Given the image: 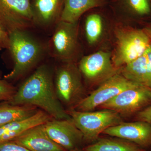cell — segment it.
<instances>
[{"label": "cell", "mask_w": 151, "mask_h": 151, "mask_svg": "<svg viewBox=\"0 0 151 151\" xmlns=\"http://www.w3.org/2000/svg\"><path fill=\"white\" fill-rule=\"evenodd\" d=\"M54 69L42 63L21 84L12 100V105H33L52 119H70L57 97L55 89Z\"/></svg>", "instance_id": "cell-1"}, {"label": "cell", "mask_w": 151, "mask_h": 151, "mask_svg": "<svg viewBox=\"0 0 151 151\" xmlns=\"http://www.w3.org/2000/svg\"><path fill=\"white\" fill-rule=\"evenodd\" d=\"M17 30L9 34V50L14 60L12 70L4 76L7 81H17L35 70L48 55L47 42L45 43L31 32Z\"/></svg>", "instance_id": "cell-2"}, {"label": "cell", "mask_w": 151, "mask_h": 151, "mask_svg": "<svg viewBox=\"0 0 151 151\" xmlns=\"http://www.w3.org/2000/svg\"><path fill=\"white\" fill-rule=\"evenodd\" d=\"M59 63L54 68L55 93L63 106L73 109L86 97L82 76L75 63Z\"/></svg>", "instance_id": "cell-3"}, {"label": "cell", "mask_w": 151, "mask_h": 151, "mask_svg": "<svg viewBox=\"0 0 151 151\" xmlns=\"http://www.w3.org/2000/svg\"><path fill=\"white\" fill-rule=\"evenodd\" d=\"M66 112L84 137V142H96L105 130L122 123L121 115L107 109L97 111H80L73 109Z\"/></svg>", "instance_id": "cell-4"}, {"label": "cell", "mask_w": 151, "mask_h": 151, "mask_svg": "<svg viewBox=\"0 0 151 151\" xmlns=\"http://www.w3.org/2000/svg\"><path fill=\"white\" fill-rule=\"evenodd\" d=\"M78 22L60 21L47 42L48 55L58 63H75L78 55Z\"/></svg>", "instance_id": "cell-5"}, {"label": "cell", "mask_w": 151, "mask_h": 151, "mask_svg": "<svg viewBox=\"0 0 151 151\" xmlns=\"http://www.w3.org/2000/svg\"><path fill=\"white\" fill-rule=\"evenodd\" d=\"M117 38V48L112 60L118 68L137 59L151 43L150 36L143 30L119 31Z\"/></svg>", "instance_id": "cell-6"}, {"label": "cell", "mask_w": 151, "mask_h": 151, "mask_svg": "<svg viewBox=\"0 0 151 151\" xmlns=\"http://www.w3.org/2000/svg\"><path fill=\"white\" fill-rule=\"evenodd\" d=\"M151 105V89L137 84L126 89L99 108L115 111L120 115H136Z\"/></svg>", "instance_id": "cell-7"}, {"label": "cell", "mask_w": 151, "mask_h": 151, "mask_svg": "<svg viewBox=\"0 0 151 151\" xmlns=\"http://www.w3.org/2000/svg\"><path fill=\"white\" fill-rule=\"evenodd\" d=\"M0 24L9 34L35 28L31 0H0Z\"/></svg>", "instance_id": "cell-8"}, {"label": "cell", "mask_w": 151, "mask_h": 151, "mask_svg": "<svg viewBox=\"0 0 151 151\" xmlns=\"http://www.w3.org/2000/svg\"><path fill=\"white\" fill-rule=\"evenodd\" d=\"M137 83L128 80L120 73L101 83L89 95L83 98L73 108L80 111H93L126 89Z\"/></svg>", "instance_id": "cell-9"}, {"label": "cell", "mask_w": 151, "mask_h": 151, "mask_svg": "<svg viewBox=\"0 0 151 151\" xmlns=\"http://www.w3.org/2000/svg\"><path fill=\"white\" fill-rule=\"evenodd\" d=\"M78 66L82 76L91 84H100L121 69L113 64L111 53L103 51L83 57Z\"/></svg>", "instance_id": "cell-10"}, {"label": "cell", "mask_w": 151, "mask_h": 151, "mask_svg": "<svg viewBox=\"0 0 151 151\" xmlns=\"http://www.w3.org/2000/svg\"><path fill=\"white\" fill-rule=\"evenodd\" d=\"M49 137L55 142L69 151L81 148L84 142L81 131L71 119H52L44 124Z\"/></svg>", "instance_id": "cell-11"}, {"label": "cell", "mask_w": 151, "mask_h": 151, "mask_svg": "<svg viewBox=\"0 0 151 151\" xmlns=\"http://www.w3.org/2000/svg\"><path fill=\"white\" fill-rule=\"evenodd\" d=\"M63 6V0H31L35 28L51 34L60 21Z\"/></svg>", "instance_id": "cell-12"}, {"label": "cell", "mask_w": 151, "mask_h": 151, "mask_svg": "<svg viewBox=\"0 0 151 151\" xmlns=\"http://www.w3.org/2000/svg\"><path fill=\"white\" fill-rule=\"evenodd\" d=\"M102 134L130 141L146 150L151 147V124L142 121L122 122L108 128Z\"/></svg>", "instance_id": "cell-13"}, {"label": "cell", "mask_w": 151, "mask_h": 151, "mask_svg": "<svg viewBox=\"0 0 151 151\" xmlns=\"http://www.w3.org/2000/svg\"><path fill=\"white\" fill-rule=\"evenodd\" d=\"M44 124L26 130L12 141L30 151H66L49 137Z\"/></svg>", "instance_id": "cell-14"}, {"label": "cell", "mask_w": 151, "mask_h": 151, "mask_svg": "<svg viewBox=\"0 0 151 151\" xmlns=\"http://www.w3.org/2000/svg\"><path fill=\"white\" fill-rule=\"evenodd\" d=\"M120 73L128 80L151 89V43L142 55L121 68Z\"/></svg>", "instance_id": "cell-15"}, {"label": "cell", "mask_w": 151, "mask_h": 151, "mask_svg": "<svg viewBox=\"0 0 151 151\" xmlns=\"http://www.w3.org/2000/svg\"><path fill=\"white\" fill-rule=\"evenodd\" d=\"M52 118L42 110L33 116L23 121L9 123L0 127V143L12 141L26 130L37 125L45 124Z\"/></svg>", "instance_id": "cell-16"}, {"label": "cell", "mask_w": 151, "mask_h": 151, "mask_svg": "<svg viewBox=\"0 0 151 151\" xmlns=\"http://www.w3.org/2000/svg\"><path fill=\"white\" fill-rule=\"evenodd\" d=\"M103 0H63L60 21L76 23L86 12L103 4Z\"/></svg>", "instance_id": "cell-17"}, {"label": "cell", "mask_w": 151, "mask_h": 151, "mask_svg": "<svg viewBox=\"0 0 151 151\" xmlns=\"http://www.w3.org/2000/svg\"><path fill=\"white\" fill-rule=\"evenodd\" d=\"M98 138L96 142L82 148L84 151H147L130 141L110 137Z\"/></svg>", "instance_id": "cell-18"}, {"label": "cell", "mask_w": 151, "mask_h": 151, "mask_svg": "<svg viewBox=\"0 0 151 151\" xmlns=\"http://www.w3.org/2000/svg\"><path fill=\"white\" fill-rule=\"evenodd\" d=\"M38 111L33 105H13L6 102L0 105V127L28 119Z\"/></svg>", "instance_id": "cell-19"}, {"label": "cell", "mask_w": 151, "mask_h": 151, "mask_svg": "<svg viewBox=\"0 0 151 151\" xmlns=\"http://www.w3.org/2000/svg\"><path fill=\"white\" fill-rule=\"evenodd\" d=\"M103 31V22L99 15L93 14L87 17L85 23V35L87 42L90 44L99 39Z\"/></svg>", "instance_id": "cell-20"}, {"label": "cell", "mask_w": 151, "mask_h": 151, "mask_svg": "<svg viewBox=\"0 0 151 151\" xmlns=\"http://www.w3.org/2000/svg\"><path fill=\"white\" fill-rule=\"evenodd\" d=\"M17 90V88L9 81L0 76V101L9 102Z\"/></svg>", "instance_id": "cell-21"}, {"label": "cell", "mask_w": 151, "mask_h": 151, "mask_svg": "<svg viewBox=\"0 0 151 151\" xmlns=\"http://www.w3.org/2000/svg\"><path fill=\"white\" fill-rule=\"evenodd\" d=\"M128 2L131 8L139 15H147L150 13L149 0H128Z\"/></svg>", "instance_id": "cell-22"}, {"label": "cell", "mask_w": 151, "mask_h": 151, "mask_svg": "<svg viewBox=\"0 0 151 151\" xmlns=\"http://www.w3.org/2000/svg\"><path fill=\"white\" fill-rule=\"evenodd\" d=\"M0 151H30L13 141L0 143Z\"/></svg>", "instance_id": "cell-23"}, {"label": "cell", "mask_w": 151, "mask_h": 151, "mask_svg": "<svg viewBox=\"0 0 151 151\" xmlns=\"http://www.w3.org/2000/svg\"><path fill=\"white\" fill-rule=\"evenodd\" d=\"M10 45L9 32L0 24V50L4 49H9Z\"/></svg>", "instance_id": "cell-24"}, {"label": "cell", "mask_w": 151, "mask_h": 151, "mask_svg": "<svg viewBox=\"0 0 151 151\" xmlns=\"http://www.w3.org/2000/svg\"><path fill=\"white\" fill-rule=\"evenodd\" d=\"M135 116L136 121H142L151 124V105L144 108Z\"/></svg>", "instance_id": "cell-25"}, {"label": "cell", "mask_w": 151, "mask_h": 151, "mask_svg": "<svg viewBox=\"0 0 151 151\" xmlns=\"http://www.w3.org/2000/svg\"><path fill=\"white\" fill-rule=\"evenodd\" d=\"M69 151H84L82 148H77Z\"/></svg>", "instance_id": "cell-26"}]
</instances>
